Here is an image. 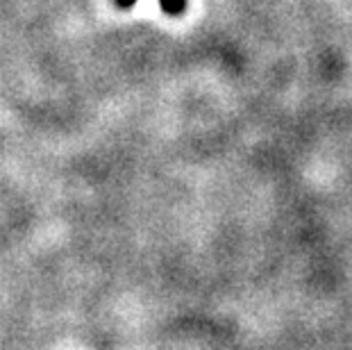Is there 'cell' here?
<instances>
[{
    "instance_id": "6da1fadb",
    "label": "cell",
    "mask_w": 352,
    "mask_h": 350,
    "mask_svg": "<svg viewBox=\"0 0 352 350\" xmlns=\"http://www.w3.org/2000/svg\"><path fill=\"white\" fill-rule=\"evenodd\" d=\"M134 3H137V0H116L118 7H132ZM160 5H162L164 12L170 14V17H177V14L184 12L186 0H160Z\"/></svg>"
}]
</instances>
